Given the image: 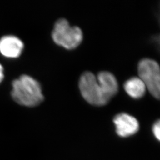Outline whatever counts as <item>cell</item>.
I'll use <instances>...</instances> for the list:
<instances>
[{
	"label": "cell",
	"mask_w": 160,
	"mask_h": 160,
	"mask_svg": "<svg viewBox=\"0 0 160 160\" xmlns=\"http://www.w3.org/2000/svg\"><path fill=\"white\" fill-rule=\"evenodd\" d=\"M52 37L58 45L71 50L80 45L83 34L80 28L71 26L66 19L60 18L54 25Z\"/></svg>",
	"instance_id": "cell-3"
},
{
	"label": "cell",
	"mask_w": 160,
	"mask_h": 160,
	"mask_svg": "<svg viewBox=\"0 0 160 160\" xmlns=\"http://www.w3.org/2000/svg\"><path fill=\"white\" fill-rule=\"evenodd\" d=\"M138 74L149 92L155 98L160 96V66L157 61L149 58L142 59L138 63Z\"/></svg>",
	"instance_id": "cell-4"
},
{
	"label": "cell",
	"mask_w": 160,
	"mask_h": 160,
	"mask_svg": "<svg viewBox=\"0 0 160 160\" xmlns=\"http://www.w3.org/2000/svg\"><path fill=\"white\" fill-rule=\"evenodd\" d=\"M4 78V68L2 65L0 63V83L2 81Z\"/></svg>",
	"instance_id": "cell-9"
},
{
	"label": "cell",
	"mask_w": 160,
	"mask_h": 160,
	"mask_svg": "<svg viewBox=\"0 0 160 160\" xmlns=\"http://www.w3.org/2000/svg\"><path fill=\"white\" fill-rule=\"evenodd\" d=\"M79 88L82 96L94 106L106 104L118 92V83L114 75L108 71L100 72L96 77L90 71L80 77Z\"/></svg>",
	"instance_id": "cell-1"
},
{
	"label": "cell",
	"mask_w": 160,
	"mask_h": 160,
	"mask_svg": "<svg viewBox=\"0 0 160 160\" xmlns=\"http://www.w3.org/2000/svg\"><path fill=\"white\" fill-rule=\"evenodd\" d=\"M24 43L18 38L7 35L0 39V53L6 58H17L23 52Z\"/></svg>",
	"instance_id": "cell-6"
},
{
	"label": "cell",
	"mask_w": 160,
	"mask_h": 160,
	"mask_svg": "<svg viewBox=\"0 0 160 160\" xmlns=\"http://www.w3.org/2000/svg\"><path fill=\"white\" fill-rule=\"evenodd\" d=\"M12 87V97L20 105L34 107L44 100L40 83L28 75H21L14 80Z\"/></svg>",
	"instance_id": "cell-2"
},
{
	"label": "cell",
	"mask_w": 160,
	"mask_h": 160,
	"mask_svg": "<svg viewBox=\"0 0 160 160\" xmlns=\"http://www.w3.org/2000/svg\"><path fill=\"white\" fill-rule=\"evenodd\" d=\"M152 132L156 139L160 141V120H158L152 126Z\"/></svg>",
	"instance_id": "cell-8"
},
{
	"label": "cell",
	"mask_w": 160,
	"mask_h": 160,
	"mask_svg": "<svg viewBox=\"0 0 160 160\" xmlns=\"http://www.w3.org/2000/svg\"><path fill=\"white\" fill-rule=\"evenodd\" d=\"M124 88L127 94L131 97L138 99L143 97L146 92V86L139 77H132L127 80Z\"/></svg>",
	"instance_id": "cell-7"
},
{
	"label": "cell",
	"mask_w": 160,
	"mask_h": 160,
	"mask_svg": "<svg viewBox=\"0 0 160 160\" xmlns=\"http://www.w3.org/2000/svg\"><path fill=\"white\" fill-rule=\"evenodd\" d=\"M116 133L120 137L126 138L137 133L139 125L137 119L130 114L121 113L113 119Z\"/></svg>",
	"instance_id": "cell-5"
}]
</instances>
